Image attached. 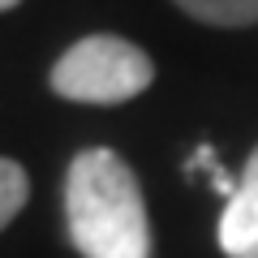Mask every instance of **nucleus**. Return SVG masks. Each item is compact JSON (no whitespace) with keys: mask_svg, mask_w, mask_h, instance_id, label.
<instances>
[{"mask_svg":"<svg viewBox=\"0 0 258 258\" xmlns=\"http://www.w3.org/2000/svg\"><path fill=\"white\" fill-rule=\"evenodd\" d=\"M64 224L82 258H151V215L134 168L108 147L78 151L64 172Z\"/></svg>","mask_w":258,"mask_h":258,"instance_id":"1","label":"nucleus"},{"mask_svg":"<svg viewBox=\"0 0 258 258\" xmlns=\"http://www.w3.org/2000/svg\"><path fill=\"white\" fill-rule=\"evenodd\" d=\"M151 82L155 60L120 35H86L74 47H64L60 60L52 64V91L69 103L112 108L138 99Z\"/></svg>","mask_w":258,"mask_h":258,"instance_id":"2","label":"nucleus"},{"mask_svg":"<svg viewBox=\"0 0 258 258\" xmlns=\"http://www.w3.org/2000/svg\"><path fill=\"white\" fill-rule=\"evenodd\" d=\"M172 5L203 26H224V30L258 26V0H172Z\"/></svg>","mask_w":258,"mask_h":258,"instance_id":"4","label":"nucleus"},{"mask_svg":"<svg viewBox=\"0 0 258 258\" xmlns=\"http://www.w3.org/2000/svg\"><path fill=\"white\" fill-rule=\"evenodd\" d=\"M13 5H22V0H0V13H5V9H13Z\"/></svg>","mask_w":258,"mask_h":258,"instance_id":"6","label":"nucleus"},{"mask_svg":"<svg viewBox=\"0 0 258 258\" xmlns=\"http://www.w3.org/2000/svg\"><path fill=\"white\" fill-rule=\"evenodd\" d=\"M215 237L228 258H258V147L249 151L245 168H241L237 189L224 198Z\"/></svg>","mask_w":258,"mask_h":258,"instance_id":"3","label":"nucleus"},{"mask_svg":"<svg viewBox=\"0 0 258 258\" xmlns=\"http://www.w3.org/2000/svg\"><path fill=\"white\" fill-rule=\"evenodd\" d=\"M26 198H30L26 168H22L18 159H5V155H0V232L18 220V211L26 207Z\"/></svg>","mask_w":258,"mask_h":258,"instance_id":"5","label":"nucleus"}]
</instances>
